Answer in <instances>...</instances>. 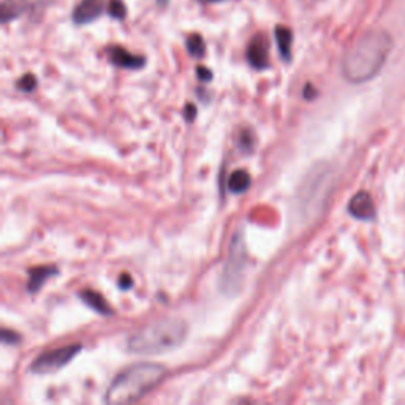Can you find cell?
<instances>
[{"instance_id": "cell-22", "label": "cell", "mask_w": 405, "mask_h": 405, "mask_svg": "<svg viewBox=\"0 0 405 405\" xmlns=\"http://www.w3.org/2000/svg\"><path fill=\"white\" fill-rule=\"evenodd\" d=\"M186 117H187V121H192L193 117H195V113H197V109H195L193 104H187V108H186Z\"/></svg>"}, {"instance_id": "cell-6", "label": "cell", "mask_w": 405, "mask_h": 405, "mask_svg": "<svg viewBox=\"0 0 405 405\" xmlns=\"http://www.w3.org/2000/svg\"><path fill=\"white\" fill-rule=\"evenodd\" d=\"M247 61L255 70H265L270 67V44L265 35H255L247 47Z\"/></svg>"}, {"instance_id": "cell-12", "label": "cell", "mask_w": 405, "mask_h": 405, "mask_svg": "<svg viewBox=\"0 0 405 405\" xmlns=\"http://www.w3.org/2000/svg\"><path fill=\"white\" fill-rule=\"evenodd\" d=\"M276 42H277L280 56H282L285 62H290L291 48H293V32L289 28H285V25H277Z\"/></svg>"}, {"instance_id": "cell-17", "label": "cell", "mask_w": 405, "mask_h": 405, "mask_svg": "<svg viewBox=\"0 0 405 405\" xmlns=\"http://www.w3.org/2000/svg\"><path fill=\"white\" fill-rule=\"evenodd\" d=\"M16 86L19 90H23V92H32L37 87V80L34 75H24L21 80L16 83Z\"/></svg>"}, {"instance_id": "cell-15", "label": "cell", "mask_w": 405, "mask_h": 405, "mask_svg": "<svg viewBox=\"0 0 405 405\" xmlns=\"http://www.w3.org/2000/svg\"><path fill=\"white\" fill-rule=\"evenodd\" d=\"M187 51L188 54L195 59H201L205 56L206 52V44L205 40H202V37L198 34H193L187 38Z\"/></svg>"}, {"instance_id": "cell-18", "label": "cell", "mask_w": 405, "mask_h": 405, "mask_svg": "<svg viewBox=\"0 0 405 405\" xmlns=\"http://www.w3.org/2000/svg\"><path fill=\"white\" fill-rule=\"evenodd\" d=\"M2 342L4 344H18L19 342V336L16 332H13L10 330H2Z\"/></svg>"}, {"instance_id": "cell-20", "label": "cell", "mask_w": 405, "mask_h": 405, "mask_svg": "<svg viewBox=\"0 0 405 405\" xmlns=\"http://www.w3.org/2000/svg\"><path fill=\"white\" fill-rule=\"evenodd\" d=\"M119 286L122 290H128V289H132L133 286V280L132 277L128 276V274H123V276L119 279Z\"/></svg>"}, {"instance_id": "cell-19", "label": "cell", "mask_w": 405, "mask_h": 405, "mask_svg": "<svg viewBox=\"0 0 405 405\" xmlns=\"http://www.w3.org/2000/svg\"><path fill=\"white\" fill-rule=\"evenodd\" d=\"M252 146H253L252 135L249 130H246V132H243V135H241V147H243L244 151H250Z\"/></svg>"}, {"instance_id": "cell-7", "label": "cell", "mask_w": 405, "mask_h": 405, "mask_svg": "<svg viewBox=\"0 0 405 405\" xmlns=\"http://www.w3.org/2000/svg\"><path fill=\"white\" fill-rule=\"evenodd\" d=\"M349 212L358 220H364V222L374 220L377 209H375L374 200H372L370 197V193L358 192L349 202Z\"/></svg>"}, {"instance_id": "cell-23", "label": "cell", "mask_w": 405, "mask_h": 405, "mask_svg": "<svg viewBox=\"0 0 405 405\" xmlns=\"http://www.w3.org/2000/svg\"><path fill=\"white\" fill-rule=\"evenodd\" d=\"M313 95H315V90L312 89L310 84H307V87H306V90H304V97H306V99H312Z\"/></svg>"}, {"instance_id": "cell-10", "label": "cell", "mask_w": 405, "mask_h": 405, "mask_svg": "<svg viewBox=\"0 0 405 405\" xmlns=\"http://www.w3.org/2000/svg\"><path fill=\"white\" fill-rule=\"evenodd\" d=\"M54 274H57V270L52 266L51 267L49 266H37V267H34V270H30L29 271V285H28L29 291L37 293L44 285V282H47L49 277L54 276Z\"/></svg>"}, {"instance_id": "cell-8", "label": "cell", "mask_w": 405, "mask_h": 405, "mask_svg": "<svg viewBox=\"0 0 405 405\" xmlns=\"http://www.w3.org/2000/svg\"><path fill=\"white\" fill-rule=\"evenodd\" d=\"M108 57H109V61L116 65V67L127 68V70H138L141 67H145V64H146L145 57L135 56L130 51L123 49L121 47L109 48Z\"/></svg>"}, {"instance_id": "cell-16", "label": "cell", "mask_w": 405, "mask_h": 405, "mask_svg": "<svg viewBox=\"0 0 405 405\" xmlns=\"http://www.w3.org/2000/svg\"><path fill=\"white\" fill-rule=\"evenodd\" d=\"M108 13H109L111 18L117 19V21H122V19L126 18V15H127V8H126V5H123L122 0H109Z\"/></svg>"}, {"instance_id": "cell-3", "label": "cell", "mask_w": 405, "mask_h": 405, "mask_svg": "<svg viewBox=\"0 0 405 405\" xmlns=\"http://www.w3.org/2000/svg\"><path fill=\"white\" fill-rule=\"evenodd\" d=\"M188 326L181 318L168 317L147 323L130 334L127 347L136 355H160L178 349L186 341Z\"/></svg>"}, {"instance_id": "cell-21", "label": "cell", "mask_w": 405, "mask_h": 405, "mask_svg": "<svg viewBox=\"0 0 405 405\" xmlns=\"http://www.w3.org/2000/svg\"><path fill=\"white\" fill-rule=\"evenodd\" d=\"M197 73L200 76V80H202V81H211L212 80V73L207 68H205V67H198Z\"/></svg>"}, {"instance_id": "cell-1", "label": "cell", "mask_w": 405, "mask_h": 405, "mask_svg": "<svg viewBox=\"0 0 405 405\" xmlns=\"http://www.w3.org/2000/svg\"><path fill=\"white\" fill-rule=\"evenodd\" d=\"M394 42L387 30H369L351 44L342 59V75L351 84L370 81L380 73Z\"/></svg>"}, {"instance_id": "cell-4", "label": "cell", "mask_w": 405, "mask_h": 405, "mask_svg": "<svg viewBox=\"0 0 405 405\" xmlns=\"http://www.w3.org/2000/svg\"><path fill=\"white\" fill-rule=\"evenodd\" d=\"M247 266V249L243 239V233H236L230 246L226 265L222 274V291L225 295H236L243 282L244 271Z\"/></svg>"}, {"instance_id": "cell-13", "label": "cell", "mask_w": 405, "mask_h": 405, "mask_svg": "<svg viewBox=\"0 0 405 405\" xmlns=\"http://www.w3.org/2000/svg\"><path fill=\"white\" fill-rule=\"evenodd\" d=\"M252 184L250 174L246 171V169H236L230 174V179H228V188L233 193H243Z\"/></svg>"}, {"instance_id": "cell-14", "label": "cell", "mask_w": 405, "mask_h": 405, "mask_svg": "<svg viewBox=\"0 0 405 405\" xmlns=\"http://www.w3.org/2000/svg\"><path fill=\"white\" fill-rule=\"evenodd\" d=\"M25 8L24 2H19V0H4L2 2V23L6 24L16 19L18 16L23 15V11Z\"/></svg>"}, {"instance_id": "cell-5", "label": "cell", "mask_w": 405, "mask_h": 405, "mask_svg": "<svg viewBox=\"0 0 405 405\" xmlns=\"http://www.w3.org/2000/svg\"><path fill=\"white\" fill-rule=\"evenodd\" d=\"M80 351H81V345H76V344L65 345V347L47 351V353L35 358V361L30 365V370L34 372V374H40V375L52 374V372L61 370L64 365H67L71 359L80 353Z\"/></svg>"}, {"instance_id": "cell-24", "label": "cell", "mask_w": 405, "mask_h": 405, "mask_svg": "<svg viewBox=\"0 0 405 405\" xmlns=\"http://www.w3.org/2000/svg\"><path fill=\"white\" fill-rule=\"evenodd\" d=\"M200 4H205V5H211V4H219V2H224V0H198Z\"/></svg>"}, {"instance_id": "cell-2", "label": "cell", "mask_w": 405, "mask_h": 405, "mask_svg": "<svg viewBox=\"0 0 405 405\" xmlns=\"http://www.w3.org/2000/svg\"><path fill=\"white\" fill-rule=\"evenodd\" d=\"M167 375V368L155 363H138L128 365L114 377L107 389L104 402L132 404L145 397Z\"/></svg>"}, {"instance_id": "cell-11", "label": "cell", "mask_w": 405, "mask_h": 405, "mask_svg": "<svg viewBox=\"0 0 405 405\" xmlns=\"http://www.w3.org/2000/svg\"><path fill=\"white\" fill-rule=\"evenodd\" d=\"M80 298L83 299L84 304H87L90 309H94L97 313H102V315H111V313H113V309H111L108 301L100 293L94 290H84L80 293Z\"/></svg>"}, {"instance_id": "cell-9", "label": "cell", "mask_w": 405, "mask_h": 405, "mask_svg": "<svg viewBox=\"0 0 405 405\" xmlns=\"http://www.w3.org/2000/svg\"><path fill=\"white\" fill-rule=\"evenodd\" d=\"M103 11V0H81L73 10V21L76 24H87L100 18Z\"/></svg>"}]
</instances>
